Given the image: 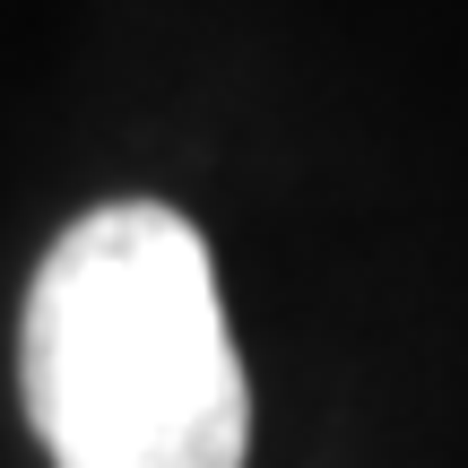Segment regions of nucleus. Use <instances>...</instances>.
<instances>
[{"label": "nucleus", "instance_id": "1", "mask_svg": "<svg viewBox=\"0 0 468 468\" xmlns=\"http://www.w3.org/2000/svg\"><path fill=\"white\" fill-rule=\"evenodd\" d=\"M17 373L52 468H243L251 390L183 208H87L35 269Z\"/></svg>", "mask_w": 468, "mask_h": 468}]
</instances>
